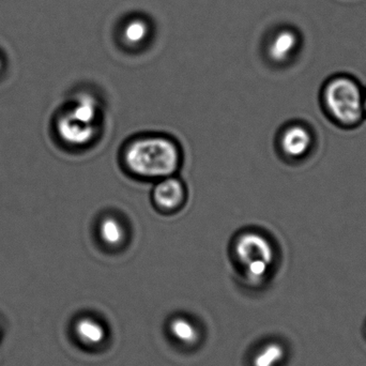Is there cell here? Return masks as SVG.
Returning a JSON list of instances; mask_svg holds the SVG:
<instances>
[{"label":"cell","instance_id":"obj_1","mask_svg":"<svg viewBox=\"0 0 366 366\" xmlns=\"http://www.w3.org/2000/svg\"><path fill=\"white\" fill-rule=\"evenodd\" d=\"M124 162L141 177L160 179L171 177L180 165V152L171 139L147 137L137 139L127 148Z\"/></svg>","mask_w":366,"mask_h":366},{"label":"cell","instance_id":"obj_9","mask_svg":"<svg viewBox=\"0 0 366 366\" xmlns=\"http://www.w3.org/2000/svg\"><path fill=\"white\" fill-rule=\"evenodd\" d=\"M99 104L92 94H81L77 98L76 104L68 113L72 119L84 124H94L98 115Z\"/></svg>","mask_w":366,"mask_h":366},{"label":"cell","instance_id":"obj_2","mask_svg":"<svg viewBox=\"0 0 366 366\" xmlns=\"http://www.w3.org/2000/svg\"><path fill=\"white\" fill-rule=\"evenodd\" d=\"M324 101L333 119L354 126L363 117V96L360 87L350 77H337L325 88Z\"/></svg>","mask_w":366,"mask_h":366},{"label":"cell","instance_id":"obj_14","mask_svg":"<svg viewBox=\"0 0 366 366\" xmlns=\"http://www.w3.org/2000/svg\"><path fill=\"white\" fill-rule=\"evenodd\" d=\"M270 266V264L264 262V260H256V262L247 264L245 266V269H247V275L249 281L255 282V283L262 281L266 277L267 273H268Z\"/></svg>","mask_w":366,"mask_h":366},{"label":"cell","instance_id":"obj_16","mask_svg":"<svg viewBox=\"0 0 366 366\" xmlns=\"http://www.w3.org/2000/svg\"><path fill=\"white\" fill-rule=\"evenodd\" d=\"M1 66H2V62H1V60H0V70H1Z\"/></svg>","mask_w":366,"mask_h":366},{"label":"cell","instance_id":"obj_12","mask_svg":"<svg viewBox=\"0 0 366 366\" xmlns=\"http://www.w3.org/2000/svg\"><path fill=\"white\" fill-rule=\"evenodd\" d=\"M100 236L107 245L116 247L124 240V230L122 224L117 219H114V217H107L101 223Z\"/></svg>","mask_w":366,"mask_h":366},{"label":"cell","instance_id":"obj_3","mask_svg":"<svg viewBox=\"0 0 366 366\" xmlns=\"http://www.w3.org/2000/svg\"><path fill=\"white\" fill-rule=\"evenodd\" d=\"M234 253L244 266L256 260H264L272 264L274 252L272 245L262 234L245 232L241 234L234 244Z\"/></svg>","mask_w":366,"mask_h":366},{"label":"cell","instance_id":"obj_10","mask_svg":"<svg viewBox=\"0 0 366 366\" xmlns=\"http://www.w3.org/2000/svg\"><path fill=\"white\" fill-rule=\"evenodd\" d=\"M169 331L174 339L177 340L184 345H194L199 339L197 329L187 318L177 317L172 320Z\"/></svg>","mask_w":366,"mask_h":366},{"label":"cell","instance_id":"obj_6","mask_svg":"<svg viewBox=\"0 0 366 366\" xmlns=\"http://www.w3.org/2000/svg\"><path fill=\"white\" fill-rule=\"evenodd\" d=\"M154 200L157 206L167 210L178 208L184 200V187L182 183L176 178H163L154 187Z\"/></svg>","mask_w":366,"mask_h":366},{"label":"cell","instance_id":"obj_13","mask_svg":"<svg viewBox=\"0 0 366 366\" xmlns=\"http://www.w3.org/2000/svg\"><path fill=\"white\" fill-rule=\"evenodd\" d=\"M147 24L142 19H134L124 28V40L130 44H139V43L143 42L147 38Z\"/></svg>","mask_w":366,"mask_h":366},{"label":"cell","instance_id":"obj_11","mask_svg":"<svg viewBox=\"0 0 366 366\" xmlns=\"http://www.w3.org/2000/svg\"><path fill=\"white\" fill-rule=\"evenodd\" d=\"M285 356L283 346L279 343L267 344L253 359V366H277Z\"/></svg>","mask_w":366,"mask_h":366},{"label":"cell","instance_id":"obj_8","mask_svg":"<svg viewBox=\"0 0 366 366\" xmlns=\"http://www.w3.org/2000/svg\"><path fill=\"white\" fill-rule=\"evenodd\" d=\"M298 44L297 34L292 30H282L269 46V56L273 61L284 62L288 59Z\"/></svg>","mask_w":366,"mask_h":366},{"label":"cell","instance_id":"obj_15","mask_svg":"<svg viewBox=\"0 0 366 366\" xmlns=\"http://www.w3.org/2000/svg\"><path fill=\"white\" fill-rule=\"evenodd\" d=\"M363 109H365V112H366V94L365 96H363Z\"/></svg>","mask_w":366,"mask_h":366},{"label":"cell","instance_id":"obj_7","mask_svg":"<svg viewBox=\"0 0 366 366\" xmlns=\"http://www.w3.org/2000/svg\"><path fill=\"white\" fill-rule=\"evenodd\" d=\"M74 332L86 346H98L105 340V329L94 318L84 317L75 322Z\"/></svg>","mask_w":366,"mask_h":366},{"label":"cell","instance_id":"obj_4","mask_svg":"<svg viewBox=\"0 0 366 366\" xmlns=\"http://www.w3.org/2000/svg\"><path fill=\"white\" fill-rule=\"evenodd\" d=\"M94 124H84L72 119L68 114L57 122V131L64 143L71 146H85L94 139L96 135Z\"/></svg>","mask_w":366,"mask_h":366},{"label":"cell","instance_id":"obj_5","mask_svg":"<svg viewBox=\"0 0 366 366\" xmlns=\"http://www.w3.org/2000/svg\"><path fill=\"white\" fill-rule=\"evenodd\" d=\"M311 133L305 127H290L284 131L281 139V147L284 154L290 158H301L309 152L312 146Z\"/></svg>","mask_w":366,"mask_h":366}]
</instances>
